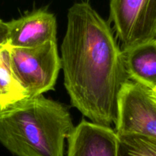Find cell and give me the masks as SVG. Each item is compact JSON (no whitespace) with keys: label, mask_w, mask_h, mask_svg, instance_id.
<instances>
[{"label":"cell","mask_w":156,"mask_h":156,"mask_svg":"<svg viewBox=\"0 0 156 156\" xmlns=\"http://www.w3.org/2000/svg\"><path fill=\"white\" fill-rule=\"evenodd\" d=\"M60 58L72 105L93 123H115L119 93L129 79L109 24L88 2L69 9Z\"/></svg>","instance_id":"obj_1"},{"label":"cell","mask_w":156,"mask_h":156,"mask_svg":"<svg viewBox=\"0 0 156 156\" xmlns=\"http://www.w3.org/2000/svg\"><path fill=\"white\" fill-rule=\"evenodd\" d=\"M74 128L67 108L43 95L0 108V143L16 156H63Z\"/></svg>","instance_id":"obj_2"},{"label":"cell","mask_w":156,"mask_h":156,"mask_svg":"<svg viewBox=\"0 0 156 156\" xmlns=\"http://www.w3.org/2000/svg\"><path fill=\"white\" fill-rule=\"evenodd\" d=\"M11 63L17 79L28 97H36L54 89L62 69L56 41L31 48L9 46Z\"/></svg>","instance_id":"obj_3"},{"label":"cell","mask_w":156,"mask_h":156,"mask_svg":"<svg viewBox=\"0 0 156 156\" xmlns=\"http://www.w3.org/2000/svg\"><path fill=\"white\" fill-rule=\"evenodd\" d=\"M118 136L156 139V98L153 90L128 79L120 89L115 122Z\"/></svg>","instance_id":"obj_4"},{"label":"cell","mask_w":156,"mask_h":156,"mask_svg":"<svg viewBox=\"0 0 156 156\" xmlns=\"http://www.w3.org/2000/svg\"><path fill=\"white\" fill-rule=\"evenodd\" d=\"M110 18L123 49L156 39V0H111Z\"/></svg>","instance_id":"obj_5"},{"label":"cell","mask_w":156,"mask_h":156,"mask_svg":"<svg viewBox=\"0 0 156 156\" xmlns=\"http://www.w3.org/2000/svg\"><path fill=\"white\" fill-rule=\"evenodd\" d=\"M7 23L8 45L12 47L31 48L56 41V16L46 9H35Z\"/></svg>","instance_id":"obj_6"},{"label":"cell","mask_w":156,"mask_h":156,"mask_svg":"<svg viewBox=\"0 0 156 156\" xmlns=\"http://www.w3.org/2000/svg\"><path fill=\"white\" fill-rule=\"evenodd\" d=\"M67 156H117L118 136L110 126L82 120L68 139Z\"/></svg>","instance_id":"obj_7"},{"label":"cell","mask_w":156,"mask_h":156,"mask_svg":"<svg viewBox=\"0 0 156 156\" xmlns=\"http://www.w3.org/2000/svg\"><path fill=\"white\" fill-rule=\"evenodd\" d=\"M122 59L129 80L156 89V39L123 49Z\"/></svg>","instance_id":"obj_8"},{"label":"cell","mask_w":156,"mask_h":156,"mask_svg":"<svg viewBox=\"0 0 156 156\" xmlns=\"http://www.w3.org/2000/svg\"><path fill=\"white\" fill-rule=\"evenodd\" d=\"M27 98L17 79L11 63L9 46L0 47V108Z\"/></svg>","instance_id":"obj_9"},{"label":"cell","mask_w":156,"mask_h":156,"mask_svg":"<svg viewBox=\"0 0 156 156\" xmlns=\"http://www.w3.org/2000/svg\"><path fill=\"white\" fill-rule=\"evenodd\" d=\"M117 156H156V139L139 135L118 136Z\"/></svg>","instance_id":"obj_10"},{"label":"cell","mask_w":156,"mask_h":156,"mask_svg":"<svg viewBox=\"0 0 156 156\" xmlns=\"http://www.w3.org/2000/svg\"><path fill=\"white\" fill-rule=\"evenodd\" d=\"M8 41H9L8 23L0 19V47L7 45Z\"/></svg>","instance_id":"obj_11"},{"label":"cell","mask_w":156,"mask_h":156,"mask_svg":"<svg viewBox=\"0 0 156 156\" xmlns=\"http://www.w3.org/2000/svg\"><path fill=\"white\" fill-rule=\"evenodd\" d=\"M154 91V94H155V98H156V89H155V90H153Z\"/></svg>","instance_id":"obj_12"}]
</instances>
